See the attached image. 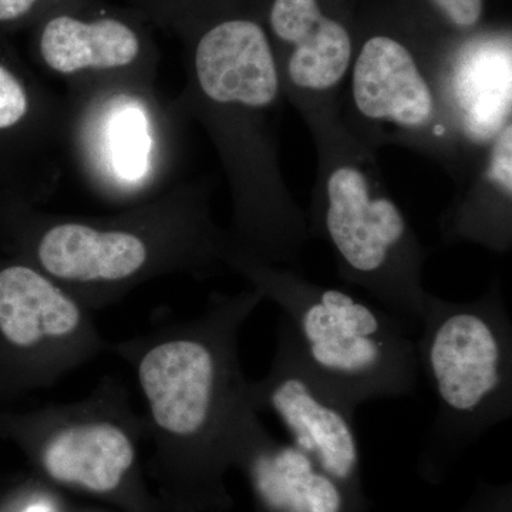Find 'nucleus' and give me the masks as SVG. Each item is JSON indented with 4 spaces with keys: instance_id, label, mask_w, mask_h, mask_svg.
I'll list each match as a JSON object with an SVG mask.
<instances>
[{
    "instance_id": "1",
    "label": "nucleus",
    "mask_w": 512,
    "mask_h": 512,
    "mask_svg": "<svg viewBox=\"0 0 512 512\" xmlns=\"http://www.w3.org/2000/svg\"><path fill=\"white\" fill-rule=\"evenodd\" d=\"M264 299L254 286L237 295L214 293L198 318L109 345L136 377L144 434L158 461L194 507L227 503L222 474L231 467L239 417L251 404L239 335Z\"/></svg>"
},
{
    "instance_id": "2",
    "label": "nucleus",
    "mask_w": 512,
    "mask_h": 512,
    "mask_svg": "<svg viewBox=\"0 0 512 512\" xmlns=\"http://www.w3.org/2000/svg\"><path fill=\"white\" fill-rule=\"evenodd\" d=\"M285 94L271 40L259 23L229 19L198 40L192 104L221 151L234 192L235 247L301 271L305 211L286 185L278 121Z\"/></svg>"
},
{
    "instance_id": "3",
    "label": "nucleus",
    "mask_w": 512,
    "mask_h": 512,
    "mask_svg": "<svg viewBox=\"0 0 512 512\" xmlns=\"http://www.w3.org/2000/svg\"><path fill=\"white\" fill-rule=\"evenodd\" d=\"M309 133L316 150L305 212L309 237L328 245L345 284L363 289L403 322L420 325L430 249L387 190L376 151L359 143L342 120Z\"/></svg>"
},
{
    "instance_id": "4",
    "label": "nucleus",
    "mask_w": 512,
    "mask_h": 512,
    "mask_svg": "<svg viewBox=\"0 0 512 512\" xmlns=\"http://www.w3.org/2000/svg\"><path fill=\"white\" fill-rule=\"evenodd\" d=\"M416 342L436 414L417 458L427 483L440 484L485 433L512 417V320L495 276L473 301L429 292Z\"/></svg>"
},
{
    "instance_id": "5",
    "label": "nucleus",
    "mask_w": 512,
    "mask_h": 512,
    "mask_svg": "<svg viewBox=\"0 0 512 512\" xmlns=\"http://www.w3.org/2000/svg\"><path fill=\"white\" fill-rule=\"evenodd\" d=\"M221 262L282 309L309 365L355 409L416 390V342L403 320L301 271L266 264L225 239Z\"/></svg>"
},
{
    "instance_id": "6",
    "label": "nucleus",
    "mask_w": 512,
    "mask_h": 512,
    "mask_svg": "<svg viewBox=\"0 0 512 512\" xmlns=\"http://www.w3.org/2000/svg\"><path fill=\"white\" fill-rule=\"evenodd\" d=\"M225 237L195 198L134 220L42 222L20 237V249L25 261L93 311L154 275L221 262Z\"/></svg>"
},
{
    "instance_id": "7",
    "label": "nucleus",
    "mask_w": 512,
    "mask_h": 512,
    "mask_svg": "<svg viewBox=\"0 0 512 512\" xmlns=\"http://www.w3.org/2000/svg\"><path fill=\"white\" fill-rule=\"evenodd\" d=\"M339 117L376 153L407 148L439 164L456 184L473 170L448 113L437 52H420L390 33L355 43Z\"/></svg>"
},
{
    "instance_id": "8",
    "label": "nucleus",
    "mask_w": 512,
    "mask_h": 512,
    "mask_svg": "<svg viewBox=\"0 0 512 512\" xmlns=\"http://www.w3.org/2000/svg\"><path fill=\"white\" fill-rule=\"evenodd\" d=\"M0 437L22 448L53 483L120 497L134 484L146 434L126 386L104 377L77 402L0 412Z\"/></svg>"
},
{
    "instance_id": "9",
    "label": "nucleus",
    "mask_w": 512,
    "mask_h": 512,
    "mask_svg": "<svg viewBox=\"0 0 512 512\" xmlns=\"http://www.w3.org/2000/svg\"><path fill=\"white\" fill-rule=\"evenodd\" d=\"M109 345L55 279L25 259L0 264V402L55 386Z\"/></svg>"
},
{
    "instance_id": "10",
    "label": "nucleus",
    "mask_w": 512,
    "mask_h": 512,
    "mask_svg": "<svg viewBox=\"0 0 512 512\" xmlns=\"http://www.w3.org/2000/svg\"><path fill=\"white\" fill-rule=\"evenodd\" d=\"M247 392L255 412L275 414L293 446L342 488L352 512H372L363 485L356 409L309 365L284 316L269 372L264 379L248 380Z\"/></svg>"
},
{
    "instance_id": "11",
    "label": "nucleus",
    "mask_w": 512,
    "mask_h": 512,
    "mask_svg": "<svg viewBox=\"0 0 512 512\" xmlns=\"http://www.w3.org/2000/svg\"><path fill=\"white\" fill-rule=\"evenodd\" d=\"M448 113L471 164L512 123L511 35H467L437 52Z\"/></svg>"
},
{
    "instance_id": "12",
    "label": "nucleus",
    "mask_w": 512,
    "mask_h": 512,
    "mask_svg": "<svg viewBox=\"0 0 512 512\" xmlns=\"http://www.w3.org/2000/svg\"><path fill=\"white\" fill-rule=\"evenodd\" d=\"M231 466L247 476L256 512H352L342 488L298 447L275 440L252 404L239 417Z\"/></svg>"
},
{
    "instance_id": "13",
    "label": "nucleus",
    "mask_w": 512,
    "mask_h": 512,
    "mask_svg": "<svg viewBox=\"0 0 512 512\" xmlns=\"http://www.w3.org/2000/svg\"><path fill=\"white\" fill-rule=\"evenodd\" d=\"M441 214L447 245L474 244L494 254L512 247V123L484 151Z\"/></svg>"
},
{
    "instance_id": "14",
    "label": "nucleus",
    "mask_w": 512,
    "mask_h": 512,
    "mask_svg": "<svg viewBox=\"0 0 512 512\" xmlns=\"http://www.w3.org/2000/svg\"><path fill=\"white\" fill-rule=\"evenodd\" d=\"M40 53L50 70L69 76L126 67L137 59L140 42L133 30L116 19L87 23L59 16L43 30Z\"/></svg>"
},
{
    "instance_id": "15",
    "label": "nucleus",
    "mask_w": 512,
    "mask_h": 512,
    "mask_svg": "<svg viewBox=\"0 0 512 512\" xmlns=\"http://www.w3.org/2000/svg\"><path fill=\"white\" fill-rule=\"evenodd\" d=\"M146 121L137 111L117 116L111 127L110 153L117 173L127 180H137L146 170L148 136Z\"/></svg>"
},
{
    "instance_id": "16",
    "label": "nucleus",
    "mask_w": 512,
    "mask_h": 512,
    "mask_svg": "<svg viewBox=\"0 0 512 512\" xmlns=\"http://www.w3.org/2000/svg\"><path fill=\"white\" fill-rule=\"evenodd\" d=\"M29 111L25 86L15 74L0 64V130L18 126Z\"/></svg>"
},
{
    "instance_id": "17",
    "label": "nucleus",
    "mask_w": 512,
    "mask_h": 512,
    "mask_svg": "<svg viewBox=\"0 0 512 512\" xmlns=\"http://www.w3.org/2000/svg\"><path fill=\"white\" fill-rule=\"evenodd\" d=\"M451 30L458 35L476 32L484 16V0H427Z\"/></svg>"
},
{
    "instance_id": "18",
    "label": "nucleus",
    "mask_w": 512,
    "mask_h": 512,
    "mask_svg": "<svg viewBox=\"0 0 512 512\" xmlns=\"http://www.w3.org/2000/svg\"><path fill=\"white\" fill-rule=\"evenodd\" d=\"M456 512H512L511 481L503 484L478 481L467 503Z\"/></svg>"
},
{
    "instance_id": "19",
    "label": "nucleus",
    "mask_w": 512,
    "mask_h": 512,
    "mask_svg": "<svg viewBox=\"0 0 512 512\" xmlns=\"http://www.w3.org/2000/svg\"><path fill=\"white\" fill-rule=\"evenodd\" d=\"M36 2L37 0H0V22L26 15Z\"/></svg>"
},
{
    "instance_id": "20",
    "label": "nucleus",
    "mask_w": 512,
    "mask_h": 512,
    "mask_svg": "<svg viewBox=\"0 0 512 512\" xmlns=\"http://www.w3.org/2000/svg\"><path fill=\"white\" fill-rule=\"evenodd\" d=\"M20 512H55L53 505L46 498H36V500L29 501Z\"/></svg>"
}]
</instances>
